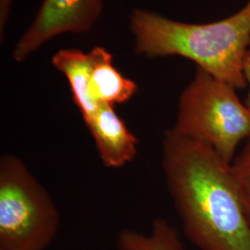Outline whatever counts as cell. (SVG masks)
I'll return each mask as SVG.
<instances>
[{
  "mask_svg": "<svg viewBox=\"0 0 250 250\" xmlns=\"http://www.w3.org/2000/svg\"><path fill=\"white\" fill-rule=\"evenodd\" d=\"M162 169L188 239L200 250H250V223L231 163L167 131Z\"/></svg>",
  "mask_w": 250,
  "mask_h": 250,
  "instance_id": "6da1fadb",
  "label": "cell"
},
{
  "mask_svg": "<svg viewBox=\"0 0 250 250\" xmlns=\"http://www.w3.org/2000/svg\"><path fill=\"white\" fill-rule=\"evenodd\" d=\"M131 30L136 53L182 56L236 90L247 87L243 61L250 44V1L231 17L206 24L179 22L135 9Z\"/></svg>",
  "mask_w": 250,
  "mask_h": 250,
  "instance_id": "7a4b0ae2",
  "label": "cell"
},
{
  "mask_svg": "<svg viewBox=\"0 0 250 250\" xmlns=\"http://www.w3.org/2000/svg\"><path fill=\"white\" fill-rule=\"evenodd\" d=\"M171 129L232 163L240 144L250 137V110L234 87L197 67L194 80L180 97Z\"/></svg>",
  "mask_w": 250,
  "mask_h": 250,
  "instance_id": "3957f363",
  "label": "cell"
},
{
  "mask_svg": "<svg viewBox=\"0 0 250 250\" xmlns=\"http://www.w3.org/2000/svg\"><path fill=\"white\" fill-rule=\"evenodd\" d=\"M60 228L53 199L14 155L0 159V250H45Z\"/></svg>",
  "mask_w": 250,
  "mask_h": 250,
  "instance_id": "277c9868",
  "label": "cell"
},
{
  "mask_svg": "<svg viewBox=\"0 0 250 250\" xmlns=\"http://www.w3.org/2000/svg\"><path fill=\"white\" fill-rule=\"evenodd\" d=\"M102 10V0H44L33 24L21 38L13 57L22 62L63 33H86Z\"/></svg>",
  "mask_w": 250,
  "mask_h": 250,
  "instance_id": "5b68a950",
  "label": "cell"
},
{
  "mask_svg": "<svg viewBox=\"0 0 250 250\" xmlns=\"http://www.w3.org/2000/svg\"><path fill=\"white\" fill-rule=\"evenodd\" d=\"M99 158L108 168H120L134 160L138 140L117 114L114 106L102 104L85 123Z\"/></svg>",
  "mask_w": 250,
  "mask_h": 250,
  "instance_id": "8992f818",
  "label": "cell"
},
{
  "mask_svg": "<svg viewBox=\"0 0 250 250\" xmlns=\"http://www.w3.org/2000/svg\"><path fill=\"white\" fill-rule=\"evenodd\" d=\"M97 62L96 47L89 53L78 49H64L55 54L52 59L55 68L62 72L68 79L72 99L86 123L97 111L99 105L91 99L89 83Z\"/></svg>",
  "mask_w": 250,
  "mask_h": 250,
  "instance_id": "52a82bcc",
  "label": "cell"
},
{
  "mask_svg": "<svg viewBox=\"0 0 250 250\" xmlns=\"http://www.w3.org/2000/svg\"><path fill=\"white\" fill-rule=\"evenodd\" d=\"M97 62L89 83V94L98 105L114 106L132 99L137 84L112 65V56L105 48L97 46Z\"/></svg>",
  "mask_w": 250,
  "mask_h": 250,
  "instance_id": "ba28073f",
  "label": "cell"
},
{
  "mask_svg": "<svg viewBox=\"0 0 250 250\" xmlns=\"http://www.w3.org/2000/svg\"><path fill=\"white\" fill-rule=\"evenodd\" d=\"M117 245L119 250H185L178 232L163 219L154 221L148 234L133 230L121 231Z\"/></svg>",
  "mask_w": 250,
  "mask_h": 250,
  "instance_id": "9c48e42d",
  "label": "cell"
},
{
  "mask_svg": "<svg viewBox=\"0 0 250 250\" xmlns=\"http://www.w3.org/2000/svg\"><path fill=\"white\" fill-rule=\"evenodd\" d=\"M232 170L242 202L250 223V137L232 163Z\"/></svg>",
  "mask_w": 250,
  "mask_h": 250,
  "instance_id": "30bf717a",
  "label": "cell"
},
{
  "mask_svg": "<svg viewBox=\"0 0 250 250\" xmlns=\"http://www.w3.org/2000/svg\"><path fill=\"white\" fill-rule=\"evenodd\" d=\"M243 73L247 81V83L250 86V93L248 96V99L246 101V106L250 108V49L247 51V53L244 57L243 61Z\"/></svg>",
  "mask_w": 250,
  "mask_h": 250,
  "instance_id": "8fae6325",
  "label": "cell"
}]
</instances>
